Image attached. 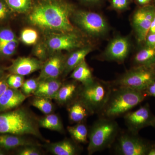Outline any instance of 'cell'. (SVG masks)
Instances as JSON below:
<instances>
[{"label": "cell", "mask_w": 155, "mask_h": 155, "mask_svg": "<svg viewBox=\"0 0 155 155\" xmlns=\"http://www.w3.org/2000/svg\"><path fill=\"white\" fill-rule=\"evenodd\" d=\"M147 155H155V143H153Z\"/></svg>", "instance_id": "cell-42"}, {"label": "cell", "mask_w": 155, "mask_h": 155, "mask_svg": "<svg viewBox=\"0 0 155 155\" xmlns=\"http://www.w3.org/2000/svg\"><path fill=\"white\" fill-rule=\"evenodd\" d=\"M20 40L27 45H35L38 42L39 35L38 31L34 28L27 27L22 29L20 33Z\"/></svg>", "instance_id": "cell-27"}, {"label": "cell", "mask_w": 155, "mask_h": 155, "mask_svg": "<svg viewBox=\"0 0 155 155\" xmlns=\"http://www.w3.org/2000/svg\"><path fill=\"white\" fill-rule=\"evenodd\" d=\"M33 54L36 57V58L43 62L45 61L51 55L44 41L38 42L35 45Z\"/></svg>", "instance_id": "cell-30"}, {"label": "cell", "mask_w": 155, "mask_h": 155, "mask_svg": "<svg viewBox=\"0 0 155 155\" xmlns=\"http://www.w3.org/2000/svg\"><path fill=\"white\" fill-rule=\"evenodd\" d=\"M119 127L114 119L100 117L88 132V155L110 147L119 134Z\"/></svg>", "instance_id": "cell-4"}, {"label": "cell", "mask_w": 155, "mask_h": 155, "mask_svg": "<svg viewBox=\"0 0 155 155\" xmlns=\"http://www.w3.org/2000/svg\"><path fill=\"white\" fill-rule=\"evenodd\" d=\"M43 62L38 58L31 57H19L13 60L7 68L11 74L25 76L41 69Z\"/></svg>", "instance_id": "cell-14"}, {"label": "cell", "mask_w": 155, "mask_h": 155, "mask_svg": "<svg viewBox=\"0 0 155 155\" xmlns=\"http://www.w3.org/2000/svg\"><path fill=\"white\" fill-rule=\"evenodd\" d=\"M155 17V6L152 5L142 6L134 12L132 24L139 42L146 41Z\"/></svg>", "instance_id": "cell-11"}, {"label": "cell", "mask_w": 155, "mask_h": 155, "mask_svg": "<svg viewBox=\"0 0 155 155\" xmlns=\"http://www.w3.org/2000/svg\"><path fill=\"white\" fill-rule=\"evenodd\" d=\"M68 113L69 120L72 122L81 123L91 115L86 106L77 98L69 104Z\"/></svg>", "instance_id": "cell-21"}, {"label": "cell", "mask_w": 155, "mask_h": 155, "mask_svg": "<svg viewBox=\"0 0 155 155\" xmlns=\"http://www.w3.org/2000/svg\"><path fill=\"white\" fill-rule=\"evenodd\" d=\"M50 99L36 97L31 102V105L44 114H51L53 112V105Z\"/></svg>", "instance_id": "cell-28"}, {"label": "cell", "mask_w": 155, "mask_h": 155, "mask_svg": "<svg viewBox=\"0 0 155 155\" xmlns=\"http://www.w3.org/2000/svg\"><path fill=\"white\" fill-rule=\"evenodd\" d=\"M136 2L141 6L150 5L152 0H135Z\"/></svg>", "instance_id": "cell-41"}, {"label": "cell", "mask_w": 155, "mask_h": 155, "mask_svg": "<svg viewBox=\"0 0 155 155\" xmlns=\"http://www.w3.org/2000/svg\"><path fill=\"white\" fill-rule=\"evenodd\" d=\"M155 80L154 67L135 66L120 76L112 84L114 87H122L144 92Z\"/></svg>", "instance_id": "cell-6"}, {"label": "cell", "mask_w": 155, "mask_h": 155, "mask_svg": "<svg viewBox=\"0 0 155 155\" xmlns=\"http://www.w3.org/2000/svg\"><path fill=\"white\" fill-rule=\"evenodd\" d=\"M72 71L70 78L75 81L80 82L82 85L88 84L94 79L91 70L85 60L78 65Z\"/></svg>", "instance_id": "cell-23"}, {"label": "cell", "mask_w": 155, "mask_h": 155, "mask_svg": "<svg viewBox=\"0 0 155 155\" xmlns=\"http://www.w3.org/2000/svg\"><path fill=\"white\" fill-rule=\"evenodd\" d=\"M19 45L18 40L0 45V57L8 58L14 55Z\"/></svg>", "instance_id": "cell-29"}, {"label": "cell", "mask_w": 155, "mask_h": 155, "mask_svg": "<svg viewBox=\"0 0 155 155\" xmlns=\"http://www.w3.org/2000/svg\"><path fill=\"white\" fill-rule=\"evenodd\" d=\"M17 154L19 155H41L40 150L35 145H28L22 147L18 151Z\"/></svg>", "instance_id": "cell-34"}, {"label": "cell", "mask_w": 155, "mask_h": 155, "mask_svg": "<svg viewBox=\"0 0 155 155\" xmlns=\"http://www.w3.org/2000/svg\"><path fill=\"white\" fill-rule=\"evenodd\" d=\"M154 69H155V67H154Z\"/></svg>", "instance_id": "cell-47"}, {"label": "cell", "mask_w": 155, "mask_h": 155, "mask_svg": "<svg viewBox=\"0 0 155 155\" xmlns=\"http://www.w3.org/2000/svg\"><path fill=\"white\" fill-rule=\"evenodd\" d=\"M38 84V79L33 78L28 79L23 82L21 87V91L26 95H29L31 94H33L36 90Z\"/></svg>", "instance_id": "cell-31"}, {"label": "cell", "mask_w": 155, "mask_h": 155, "mask_svg": "<svg viewBox=\"0 0 155 155\" xmlns=\"http://www.w3.org/2000/svg\"><path fill=\"white\" fill-rule=\"evenodd\" d=\"M145 41L147 46L155 47V34L149 33Z\"/></svg>", "instance_id": "cell-38"}, {"label": "cell", "mask_w": 155, "mask_h": 155, "mask_svg": "<svg viewBox=\"0 0 155 155\" xmlns=\"http://www.w3.org/2000/svg\"><path fill=\"white\" fill-rule=\"evenodd\" d=\"M114 86L112 83L94 79L80 87L77 98L86 106L91 115L99 114L105 106Z\"/></svg>", "instance_id": "cell-5"}, {"label": "cell", "mask_w": 155, "mask_h": 155, "mask_svg": "<svg viewBox=\"0 0 155 155\" xmlns=\"http://www.w3.org/2000/svg\"><path fill=\"white\" fill-rule=\"evenodd\" d=\"M48 147L49 150L55 155H76L80 151L75 143L69 139L51 143Z\"/></svg>", "instance_id": "cell-19"}, {"label": "cell", "mask_w": 155, "mask_h": 155, "mask_svg": "<svg viewBox=\"0 0 155 155\" xmlns=\"http://www.w3.org/2000/svg\"><path fill=\"white\" fill-rule=\"evenodd\" d=\"M81 3L86 5H95L100 4L102 0H78Z\"/></svg>", "instance_id": "cell-40"}, {"label": "cell", "mask_w": 155, "mask_h": 155, "mask_svg": "<svg viewBox=\"0 0 155 155\" xmlns=\"http://www.w3.org/2000/svg\"><path fill=\"white\" fill-rule=\"evenodd\" d=\"M72 18L77 27L89 36L95 37L102 36L108 30L107 21L98 13L75 10Z\"/></svg>", "instance_id": "cell-7"}, {"label": "cell", "mask_w": 155, "mask_h": 155, "mask_svg": "<svg viewBox=\"0 0 155 155\" xmlns=\"http://www.w3.org/2000/svg\"><path fill=\"white\" fill-rule=\"evenodd\" d=\"M130 42L127 38L117 37L108 45L104 54V58L108 61L124 62L130 50Z\"/></svg>", "instance_id": "cell-13"}, {"label": "cell", "mask_w": 155, "mask_h": 155, "mask_svg": "<svg viewBox=\"0 0 155 155\" xmlns=\"http://www.w3.org/2000/svg\"><path fill=\"white\" fill-rule=\"evenodd\" d=\"M80 87H78L76 81L62 85L58 90L54 100L62 104H70L77 98Z\"/></svg>", "instance_id": "cell-18"}, {"label": "cell", "mask_w": 155, "mask_h": 155, "mask_svg": "<svg viewBox=\"0 0 155 155\" xmlns=\"http://www.w3.org/2000/svg\"><path fill=\"white\" fill-rule=\"evenodd\" d=\"M136 66L154 67L155 66V47L147 46L137 53L134 59Z\"/></svg>", "instance_id": "cell-22"}, {"label": "cell", "mask_w": 155, "mask_h": 155, "mask_svg": "<svg viewBox=\"0 0 155 155\" xmlns=\"http://www.w3.org/2000/svg\"><path fill=\"white\" fill-rule=\"evenodd\" d=\"M28 97L18 89L8 87L0 97V113L17 107Z\"/></svg>", "instance_id": "cell-15"}, {"label": "cell", "mask_w": 155, "mask_h": 155, "mask_svg": "<svg viewBox=\"0 0 155 155\" xmlns=\"http://www.w3.org/2000/svg\"><path fill=\"white\" fill-rule=\"evenodd\" d=\"M28 145H35L22 136L9 134H0V148L3 150H10Z\"/></svg>", "instance_id": "cell-20"}, {"label": "cell", "mask_w": 155, "mask_h": 155, "mask_svg": "<svg viewBox=\"0 0 155 155\" xmlns=\"http://www.w3.org/2000/svg\"><path fill=\"white\" fill-rule=\"evenodd\" d=\"M144 92L148 96L155 97V80L147 87Z\"/></svg>", "instance_id": "cell-37"}, {"label": "cell", "mask_w": 155, "mask_h": 155, "mask_svg": "<svg viewBox=\"0 0 155 155\" xmlns=\"http://www.w3.org/2000/svg\"><path fill=\"white\" fill-rule=\"evenodd\" d=\"M62 85V82L58 79L40 81H38L37 88L33 94L35 97L54 99L58 90Z\"/></svg>", "instance_id": "cell-17"}, {"label": "cell", "mask_w": 155, "mask_h": 155, "mask_svg": "<svg viewBox=\"0 0 155 155\" xmlns=\"http://www.w3.org/2000/svg\"><path fill=\"white\" fill-rule=\"evenodd\" d=\"M145 92L122 87H114L105 106L99 115L114 119L125 115L144 101Z\"/></svg>", "instance_id": "cell-3"}, {"label": "cell", "mask_w": 155, "mask_h": 155, "mask_svg": "<svg viewBox=\"0 0 155 155\" xmlns=\"http://www.w3.org/2000/svg\"><path fill=\"white\" fill-rule=\"evenodd\" d=\"M12 13L5 0H0V22L7 20Z\"/></svg>", "instance_id": "cell-35"}, {"label": "cell", "mask_w": 155, "mask_h": 155, "mask_svg": "<svg viewBox=\"0 0 155 155\" xmlns=\"http://www.w3.org/2000/svg\"><path fill=\"white\" fill-rule=\"evenodd\" d=\"M43 41L51 55L63 51H72L84 46L83 39L77 31L46 33Z\"/></svg>", "instance_id": "cell-9"}, {"label": "cell", "mask_w": 155, "mask_h": 155, "mask_svg": "<svg viewBox=\"0 0 155 155\" xmlns=\"http://www.w3.org/2000/svg\"><path fill=\"white\" fill-rule=\"evenodd\" d=\"M3 75H4V72H3L2 69L0 68V80L4 78Z\"/></svg>", "instance_id": "cell-44"}, {"label": "cell", "mask_w": 155, "mask_h": 155, "mask_svg": "<svg viewBox=\"0 0 155 155\" xmlns=\"http://www.w3.org/2000/svg\"><path fill=\"white\" fill-rule=\"evenodd\" d=\"M154 127H155V123L154 126Z\"/></svg>", "instance_id": "cell-46"}, {"label": "cell", "mask_w": 155, "mask_h": 155, "mask_svg": "<svg viewBox=\"0 0 155 155\" xmlns=\"http://www.w3.org/2000/svg\"><path fill=\"white\" fill-rule=\"evenodd\" d=\"M92 51V48L89 46H84L72 51V52L66 57L65 66L63 74L64 76L72 72L78 65L85 60V57Z\"/></svg>", "instance_id": "cell-16"}, {"label": "cell", "mask_w": 155, "mask_h": 155, "mask_svg": "<svg viewBox=\"0 0 155 155\" xmlns=\"http://www.w3.org/2000/svg\"><path fill=\"white\" fill-rule=\"evenodd\" d=\"M8 87L7 82V78H3L0 80V97Z\"/></svg>", "instance_id": "cell-39"}, {"label": "cell", "mask_w": 155, "mask_h": 155, "mask_svg": "<svg viewBox=\"0 0 155 155\" xmlns=\"http://www.w3.org/2000/svg\"><path fill=\"white\" fill-rule=\"evenodd\" d=\"M39 126L43 128L63 133L64 126L61 119L55 114H48L38 122Z\"/></svg>", "instance_id": "cell-24"}, {"label": "cell", "mask_w": 155, "mask_h": 155, "mask_svg": "<svg viewBox=\"0 0 155 155\" xmlns=\"http://www.w3.org/2000/svg\"><path fill=\"white\" fill-rule=\"evenodd\" d=\"M3 149L0 148V155H4L5 154V153L3 150Z\"/></svg>", "instance_id": "cell-45"}, {"label": "cell", "mask_w": 155, "mask_h": 155, "mask_svg": "<svg viewBox=\"0 0 155 155\" xmlns=\"http://www.w3.org/2000/svg\"><path fill=\"white\" fill-rule=\"evenodd\" d=\"M75 7L67 0H35L27 22L45 33L76 31L71 19Z\"/></svg>", "instance_id": "cell-1"}, {"label": "cell", "mask_w": 155, "mask_h": 155, "mask_svg": "<svg viewBox=\"0 0 155 155\" xmlns=\"http://www.w3.org/2000/svg\"><path fill=\"white\" fill-rule=\"evenodd\" d=\"M17 39L15 33L10 28H5L0 29V45Z\"/></svg>", "instance_id": "cell-32"}, {"label": "cell", "mask_w": 155, "mask_h": 155, "mask_svg": "<svg viewBox=\"0 0 155 155\" xmlns=\"http://www.w3.org/2000/svg\"><path fill=\"white\" fill-rule=\"evenodd\" d=\"M38 122L24 108L8 111L0 114V134L31 135L48 142L39 130Z\"/></svg>", "instance_id": "cell-2"}, {"label": "cell", "mask_w": 155, "mask_h": 155, "mask_svg": "<svg viewBox=\"0 0 155 155\" xmlns=\"http://www.w3.org/2000/svg\"><path fill=\"white\" fill-rule=\"evenodd\" d=\"M24 76L17 74H11L7 77V82L9 87L14 89L21 87L24 82Z\"/></svg>", "instance_id": "cell-33"}, {"label": "cell", "mask_w": 155, "mask_h": 155, "mask_svg": "<svg viewBox=\"0 0 155 155\" xmlns=\"http://www.w3.org/2000/svg\"><path fill=\"white\" fill-rule=\"evenodd\" d=\"M13 13L27 14L30 12L35 0H5Z\"/></svg>", "instance_id": "cell-26"}, {"label": "cell", "mask_w": 155, "mask_h": 155, "mask_svg": "<svg viewBox=\"0 0 155 155\" xmlns=\"http://www.w3.org/2000/svg\"><path fill=\"white\" fill-rule=\"evenodd\" d=\"M67 130L75 142L86 143H87L88 131L86 125L82 123H77L72 126H68Z\"/></svg>", "instance_id": "cell-25"}, {"label": "cell", "mask_w": 155, "mask_h": 155, "mask_svg": "<svg viewBox=\"0 0 155 155\" xmlns=\"http://www.w3.org/2000/svg\"><path fill=\"white\" fill-rule=\"evenodd\" d=\"M149 32L150 33L155 34V17L151 24Z\"/></svg>", "instance_id": "cell-43"}, {"label": "cell", "mask_w": 155, "mask_h": 155, "mask_svg": "<svg viewBox=\"0 0 155 155\" xmlns=\"http://www.w3.org/2000/svg\"><path fill=\"white\" fill-rule=\"evenodd\" d=\"M65 60L61 52L51 54L43 62L38 80L58 79L64 72Z\"/></svg>", "instance_id": "cell-12"}, {"label": "cell", "mask_w": 155, "mask_h": 155, "mask_svg": "<svg viewBox=\"0 0 155 155\" xmlns=\"http://www.w3.org/2000/svg\"><path fill=\"white\" fill-rule=\"evenodd\" d=\"M124 116L127 130L132 133L138 134L139 131L144 127L154 126L155 116L148 103L136 110L129 111Z\"/></svg>", "instance_id": "cell-10"}, {"label": "cell", "mask_w": 155, "mask_h": 155, "mask_svg": "<svg viewBox=\"0 0 155 155\" xmlns=\"http://www.w3.org/2000/svg\"><path fill=\"white\" fill-rule=\"evenodd\" d=\"M114 143V150L117 154L147 155L153 142L143 138L138 134L127 130L119 134Z\"/></svg>", "instance_id": "cell-8"}, {"label": "cell", "mask_w": 155, "mask_h": 155, "mask_svg": "<svg viewBox=\"0 0 155 155\" xmlns=\"http://www.w3.org/2000/svg\"><path fill=\"white\" fill-rule=\"evenodd\" d=\"M130 3V0H111L110 7L117 11H123L128 8Z\"/></svg>", "instance_id": "cell-36"}]
</instances>
